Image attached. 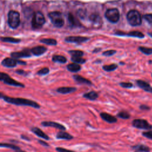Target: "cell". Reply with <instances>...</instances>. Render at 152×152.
<instances>
[{"mask_svg": "<svg viewBox=\"0 0 152 152\" xmlns=\"http://www.w3.org/2000/svg\"><path fill=\"white\" fill-rule=\"evenodd\" d=\"M3 99L5 102L8 103L12 104L17 106H27L32 107L36 109H39L40 107V106L39 103L30 99H27L24 98L11 97L7 96H5Z\"/></svg>", "mask_w": 152, "mask_h": 152, "instance_id": "obj_1", "label": "cell"}, {"mask_svg": "<svg viewBox=\"0 0 152 152\" xmlns=\"http://www.w3.org/2000/svg\"><path fill=\"white\" fill-rule=\"evenodd\" d=\"M128 23L132 26H137L141 24V17L139 12L135 10H130L126 14Z\"/></svg>", "mask_w": 152, "mask_h": 152, "instance_id": "obj_2", "label": "cell"}, {"mask_svg": "<svg viewBox=\"0 0 152 152\" xmlns=\"http://www.w3.org/2000/svg\"><path fill=\"white\" fill-rule=\"evenodd\" d=\"M52 23L56 27H62L64 24V19L61 12L59 11H53L48 14Z\"/></svg>", "mask_w": 152, "mask_h": 152, "instance_id": "obj_3", "label": "cell"}, {"mask_svg": "<svg viewBox=\"0 0 152 152\" xmlns=\"http://www.w3.org/2000/svg\"><path fill=\"white\" fill-rule=\"evenodd\" d=\"M8 23L12 28H17L20 23V14L16 11H10L8 14Z\"/></svg>", "mask_w": 152, "mask_h": 152, "instance_id": "obj_4", "label": "cell"}, {"mask_svg": "<svg viewBox=\"0 0 152 152\" xmlns=\"http://www.w3.org/2000/svg\"><path fill=\"white\" fill-rule=\"evenodd\" d=\"M45 23V18L41 12H36L32 18L31 26L34 29L41 28Z\"/></svg>", "mask_w": 152, "mask_h": 152, "instance_id": "obj_5", "label": "cell"}, {"mask_svg": "<svg viewBox=\"0 0 152 152\" xmlns=\"http://www.w3.org/2000/svg\"><path fill=\"white\" fill-rule=\"evenodd\" d=\"M105 17L106 19L112 23H117L120 18V14L118 9L110 8L105 12Z\"/></svg>", "mask_w": 152, "mask_h": 152, "instance_id": "obj_6", "label": "cell"}, {"mask_svg": "<svg viewBox=\"0 0 152 152\" xmlns=\"http://www.w3.org/2000/svg\"><path fill=\"white\" fill-rule=\"evenodd\" d=\"M132 125L134 127L145 130H150L152 129V125L144 119H135L132 121Z\"/></svg>", "mask_w": 152, "mask_h": 152, "instance_id": "obj_7", "label": "cell"}, {"mask_svg": "<svg viewBox=\"0 0 152 152\" xmlns=\"http://www.w3.org/2000/svg\"><path fill=\"white\" fill-rule=\"evenodd\" d=\"M41 124L43 126L53 127V128L60 129L61 131H65L66 129V128L65 126H64L63 125L58 122H56L53 121H43L41 122Z\"/></svg>", "mask_w": 152, "mask_h": 152, "instance_id": "obj_8", "label": "cell"}, {"mask_svg": "<svg viewBox=\"0 0 152 152\" xmlns=\"http://www.w3.org/2000/svg\"><path fill=\"white\" fill-rule=\"evenodd\" d=\"M88 40V38L86 37L83 36H68L66 37L65 40L67 42L69 43H80L82 42H86Z\"/></svg>", "mask_w": 152, "mask_h": 152, "instance_id": "obj_9", "label": "cell"}, {"mask_svg": "<svg viewBox=\"0 0 152 152\" xmlns=\"http://www.w3.org/2000/svg\"><path fill=\"white\" fill-rule=\"evenodd\" d=\"M2 65L8 68H12L16 66L18 64V60L12 58H6L1 62Z\"/></svg>", "mask_w": 152, "mask_h": 152, "instance_id": "obj_10", "label": "cell"}, {"mask_svg": "<svg viewBox=\"0 0 152 152\" xmlns=\"http://www.w3.org/2000/svg\"><path fill=\"white\" fill-rule=\"evenodd\" d=\"M100 116L103 121H104L108 123L113 124V123H116L117 122L116 118L113 115H110L109 113H107L106 112H102V113H100Z\"/></svg>", "mask_w": 152, "mask_h": 152, "instance_id": "obj_11", "label": "cell"}, {"mask_svg": "<svg viewBox=\"0 0 152 152\" xmlns=\"http://www.w3.org/2000/svg\"><path fill=\"white\" fill-rule=\"evenodd\" d=\"M31 131L32 132H33L36 135H37V137L42 138L43 139H45L46 140H49V137L46 134L42 129H40V128H37V127H33L31 129Z\"/></svg>", "mask_w": 152, "mask_h": 152, "instance_id": "obj_12", "label": "cell"}, {"mask_svg": "<svg viewBox=\"0 0 152 152\" xmlns=\"http://www.w3.org/2000/svg\"><path fill=\"white\" fill-rule=\"evenodd\" d=\"M46 50L47 48L43 46H37L31 48L30 50L31 52L36 56H40L45 53Z\"/></svg>", "mask_w": 152, "mask_h": 152, "instance_id": "obj_13", "label": "cell"}, {"mask_svg": "<svg viewBox=\"0 0 152 152\" xmlns=\"http://www.w3.org/2000/svg\"><path fill=\"white\" fill-rule=\"evenodd\" d=\"M11 56L12 58L14 59H18V58H26L30 56V52L27 50H24L21 52H12L11 53Z\"/></svg>", "mask_w": 152, "mask_h": 152, "instance_id": "obj_14", "label": "cell"}, {"mask_svg": "<svg viewBox=\"0 0 152 152\" xmlns=\"http://www.w3.org/2000/svg\"><path fill=\"white\" fill-rule=\"evenodd\" d=\"M5 84L12 86H15V87H24V85L20 82L17 81L16 80L12 79L11 78L10 76L7 77L3 81Z\"/></svg>", "mask_w": 152, "mask_h": 152, "instance_id": "obj_15", "label": "cell"}, {"mask_svg": "<svg viewBox=\"0 0 152 152\" xmlns=\"http://www.w3.org/2000/svg\"><path fill=\"white\" fill-rule=\"evenodd\" d=\"M137 85L138 86V87H140L141 88H142L144 91L152 93V87L147 82L139 80L137 81Z\"/></svg>", "mask_w": 152, "mask_h": 152, "instance_id": "obj_16", "label": "cell"}, {"mask_svg": "<svg viewBox=\"0 0 152 152\" xmlns=\"http://www.w3.org/2000/svg\"><path fill=\"white\" fill-rule=\"evenodd\" d=\"M116 34H118L120 36L122 35H127L128 36H130V37H138V38H143L144 37V35L143 34V33H142L140 31H132L131 32H129L128 33H124L122 32H116L115 33Z\"/></svg>", "mask_w": 152, "mask_h": 152, "instance_id": "obj_17", "label": "cell"}, {"mask_svg": "<svg viewBox=\"0 0 152 152\" xmlns=\"http://www.w3.org/2000/svg\"><path fill=\"white\" fill-rule=\"evenodd\" d=\"M56 138L57 139H60V140H72L74 138L73 136L69 134V133L65 132L64 131H60L57 133L56 135Z\"/></svg>", "mask_w": 152, "mask_h": 152, "instance_id": "obj_18", "label": "cell"}, {"mask_svg": "<svg viewBox=\"0 0 152 152\" xmlns=\"http://www.w3.org/2000/svg\"><path fill=\"white\" fill-rule=\"evenodd\" d=\"M76 91V88L71 87H59L56 90V91L61 94H68L71 93Z\"/></svg>", "mask_w": 152, "mask_h": 152, "instance_id": "obj_19", "label": "cell"}, {"mask_svg": "<svg viewBox=\"0 0 152 152\" xmlns=\"http://www.w3.org/2000/svg\"><path fill=\"white\" fill-rule=\"evenodd\" d=\"M132 148L137 152H150V148L149 147L144 144H137L132 147Z\"/></svg>", "mask_w": 152, "mask_h": 152, "instance_id": "obj_20", "label": "cell"}, {"mask_svg": "<svg viewBox=\"0 0 152 152\" xmlns=\"http://www.w3.org/2000/svg\"><path fill=\"white\" fill-rule=\"evenodd\" d=\"M73 78H74V80L79 83H81V84H87V85H91V82L85 78L84 77H83L82 76H80L79 75H74L73 76Z\"/></svg>", "mask_w": 152, "mask_h": 152, "instance_id": "obj_21", "label": "cell"}, {"mask_svg": "<svg viewBox=\"0 0 152 152\" xmlns=\"http://www.w3.org/2000/svg\"><path fill=\"white\" fill-rule=\"evenodd\" d=\"M99 95L98 94L94 91H91L88 93H86L83 94V97L87 99L90 100H94L98 97Z\"/></svg>", "mask_w": 152, "mask_h": 152, "instance_id": "obj_22", "label": "cell"}, {"mask_svg": "<svg viewBox=\"0 0 152 152\" xmlns=\"http://www.w3.org/2000/svg\"><path fill=\"white\" fill-rule=\"evenodd\" d=\"M89 19L91 21H92L94 24H100L102 22V19L100 16L96 14H93L90 15V16L89 17Z\"/></svg>", "mask_w": 152, "mask_h": 152, "instance_id": "obj_23", "label": "cell"}, {"mask_svg": "<svg viewBox=\"0 0 152 152\" xmlns=\"http://www.w3.org/2000/svg\"><path fill=\"white\" fill-rule=\"evenodd\" d=\"M67 68L71 72H78V71L80 70L81 66L78 64L73 63V64H70L68 65H67Z\"/></svg>", "mask_w": 152, "mask_h": 152, "instance_id": "obj_24", "label": "cell"}, {"mask_svg": "<svg viewBox=\"0 0 152 152\" xmlns=\"http://www.w3.org/2000/svg\"><path fill=\"white\" fill-rule=\"evenodd\" d=\"M68 20L71 26H78L79 24L78 21L74 17V16L71 13H69L68 14Z\"/></svg>", "mask_w": 152, "mask_h": 152, "instance_id": "obj_25", "label": "cell"}, {"mask_svg": "<svg viewBox=\"0 0 152 152\" xmlns=\"http://www.w3.org/2000/svg\"><path fill=\"white\" fill-rule=\"evenodd\" d=\"M0 147H4V148H10V149H12V150H14L15 151L20 149V148L19 147L15 145V144H10V143H6V142L0 143Z\"/></svg>", "mask_w": 152, "mask_h": 152, "instance_id": "obj_26", "label": "cell"}, {"mask_svg": "<svg viewBox=\"0 0 152 152\" xmlns=\"http://www.w3.org/2000/svg\"><path fill=\"white\" fill-rule=\"evenodd\" d=\"M0 39L2 42H9V43H18L20 42V39L14 38L12 37H1Z\"/></svg>", "mask_w": 152, "mask_h": 152, "instance_id": "obj_27", "label": "cell"}, {"mask_svg": "<svg viewBox=\"0 0 152 152\" xmlns=\"http://www.w3.org/2000/svg\"><path fill=\"white\" fill-rule=\"evenodd\" d=\"M52 61L55 62H59L61 64H64L66 62V59L65 57L62 55H53L52 56Z\"/></svg>", "mask_w": 152, "mask_h": 152, "instance_id": "obj_28", "label": "cell"}, {"mask_svg": "<svg viewBox=\"0 0 152 152\" xmlns=\"http://www.w3.org/2000/svg\"><path fill=\"white\" fill-rule=\"evenodd\" d=\"M40 42L48 45H53L55 46L57 44V42L55 39L51 38H44L40 40Z\"/></svg>", "mask_w": 152, "mask_h": 152, "instance_id": "obj_29", "label": "cell"}, {"mask_svg": "<svg viewBox=\"0 0 152 152\" xmlns=\"http://www.w3.org/2000/svg\"><path fill=\"white\" fill-rule=\"evenodd\" d=\"M117 116L123 119H128L130 118V114L126 111H121L117 114Z\"/></svg>", "mask_w": 152, "mask_h": 152, "instance_id": "obj_30", "label": "cell"}, {"mask_svg": "<svg viewBox=\"0 0 152 152\" xmlns=\"http://www.w3.org/2000/svg\"><path fill=\"white\" fill-rule=\"evenodd\" d=\"M118 66L115 64H112L107 65H104L103 66V69L106 71H114L117 68Z\"/></svg>", "mask_w": 152, "mask_h": 152, "instance_id": "obj_31", "label": "cell"}, {"mask_svg": "<svg viewBox=\"0 0 152 152\" xmlns=\"http://www.w3.org/2000/svg\"><path fill=\"white\" fill-rule=\"evenodd\" d=\"M138 49L142 52L145 55H151L152 54V48H146V47H143V46H140L138 48Z\"/></svg>", "mask_w": 152, "mask_h": 152, "instance_id": "obj_32", "label": "cell"}, {"mask_svg": "<svg viewBox=\"0 0 152 152\" xmlns=\"http://www.w3.org/2000/svg\"><path fill=\"white\" fill-rule=\"evenodd\" d=\"M69 53L74 57H81L83 55V52L79 50H72Z\"/></svg>", "mask_w": 152, "mask_h": 152, "instance_id": "obj_33", "label": "cell"}, {"mask_svg": "<svg viewBox=\"0 0 152 152\" xmlns=\"http://www.w3.org/2000/svg\"><path fill=\"white\" fill-rule=\"evenodd\" d=\"M71 60L74 62L76 64H84L86 62V59L82 58L81 57H74V56H72L71 58Z\"/></svg>", "mask_w": 152, "mask_h": 152, "instance_id": "obj_34", "label": "cell"}, {"mask_svg": "<svg viewBox=\"0 0 152 152\" xmlns=\"http://www.w3.org/2000/svg\"><path fill=\"white\" fill-rule=\"evenodd\" d=\"M142 136L152 140V131L151 130H148L147 131H144L142 133Z\"/></svg>", "mask_w": 152, "mask_h": 152, "instance_id": "obj_35", "label": "cell"}, {"mask_svg": "<svg viewBox=\"0 0 152 152\" xmlns=\"http://www.w3.org/2000/svg\"><path fill=\"white\" fill-rule=\"evenodd\" d=\"M49 72V69L48 68H43L41 69H40L38 72H37V74L39 75H46L47 74H48Z\"/></svg>", "mask_w": 152, "mask_h": 152, "instance_id": "obj_36", "label": "cell"}, {"mask_svg": "<svg viewBox=\"0 0 152 152\" xmlns=\"http://www.w3.org/2000/svg\"><path fill=\"white\" fill-rule=\"evenodd\" d=\"M143 18L150 24H152V14H146L143 15Z\"/></svg>", "mask_w": 152, "mask_h": 152, "instance_id": "obj_37", "label": "cell"}, {"mask_svg": "<svg viewBox=\"0 0 152 152\" xmlns=\"http://www.w3.org/2000/svg\"><path fill=\"white\" fill-rule=\"evenodd\" d=\"M55 150L58 151V152H75L74 151L71 150H68V149H66L62 147H56L55 148Z\"/></svg>", "mask_w": 152, "mask_h": 152, "instance_id": "obj_38", "label": "cell"}, {"mask_svg": "<svg viewBox=\"0 0 152 152\" xmlns=\"http://www.w3.org/2000/svg\"><path fill=\"white\" fill-rule=\"evenodd\" d=\"M116 52V50H107V51H105L103 53V55H104V56H112L113 55L114 53H115Z\"/></svg>", "mask_w": 152, "mask_h": 152, "instance_id": "obj_39", "label": "cell"}, {"mask_svg": "<svg viewBox=\"0 0 152 152\" xmlns=\"http://www.w3.org/2000/svg\"><path fill=\"white\" fill-rule=\"evenodd\" d=\"M120 86L124 88H131L132 87V84L131 83H120Z\"/></svg>", "mask_w": 152, "mask_h": 152, "instance_id": "obj_40", "label": "cell"}, {"mask_svg": "<svg viewBox=\"0 0 152 152\" xmlns=\"http://www.w3.org/2000/svg\"><path fill=\"white\" fill-rule=\"evenodd\" d=\"M9 75L6 74V73H4V72H0V81H4V80L7 78L8 77Z\"/></svg>", "mask_w": 152, "mask_h": 152, "instance_id": "obj_41", "label": "cell"}, {"mask_svg": "<svg viewBox=\"0 0 152 152\" xmlns=\"http://www.w3.org/2000/svg\"><path fill=\"white\" fill-rule=\"evenodd\" d=\"M78 15L82 18H84L86 16V12H84L83 10H80L78 11Z\"/></svg>", "mask_w": 152, "mask_h": 152, "instance_id": "obj_42", "label": "cell"}, {"mask_svg": "<svg viewBox=\"0 0 152 152\" xmlns=\"http://www.w3.org/2000/svg\"><path fill=\"white\" fill-rule=\"evenodd\" d=\"M140 109L141 110H148L150 109V107L146 105V104H141L140 106Z\"/></svg>", "mask_w": 152, "mask_h": 152, "instance_id": "obj_43", "label": "cell"}, {"mask_svg": "<svg viewBox=\"0 0 152 152\" xmlns=\"http://www.w3.org/2000/svg\"><path fill=\"white\" fill-rule=\"evenodd\" d=\"M38 142L39 144H40L44 146V147H49V145L48 142H46L45 141L41 140H39Z\"/></svg>", "mask_w": 152, "mask_h": 152, "instance_id": "obj_44", "label": "cell"}, {"mask_svg": "<svg viewBox=\"0 0 152 152\" xmlns=\"http://www.w3.org/2000/svg\"><path fill=\"white\" fill-rule=\"evenodd\" d=\"M21 138L22 139H23V140H26V141H30V139L28 137H27V136H26V135H21Z\"/></svg>", "mask_w": 152, "mask_h": 152, "instance_id": "obj_45", "label": "cell"}, {"mask_svg": "<svg viewBox=\"0 0 152 152\" xmlns=\"http://www.w3.org/2000/svg\"><path fill=\"white\" fill-rule=\"evenodd\" d=\"M16 72L18 74H25V71H24L23 70H17Z\"/></svg>", "mask_w": 152, "mask_h": 152, "instance_id": "obj_46", "label": "cell"}, {"mask_svg": "<svg viewBox=\"0 0 152 152\" xmlns=\"http://www.w3.org/2000/svg\"><path fill=\"white\" fill-rule=\"evenodd\" d=\"M4 96H5V95L3 93H0V99H3Z\"/></svg>", "mask_w": 152, "mask_h": 152, "instance_id": "obj_47", "label": "cell"}, {"mask_svg": "<svg viewBox=\"0 0 152 152\" xmlns=\"http://www.w3.org/2000/svg\"><path fill=\"white\" fill-rule=\"evenodd\" d=\"M15 152H26V151H23V150H21V149H20V150L16 151Z\"/></svg>", "mask_w": 152, "mask_h": 152, "instance_id": "obj_48", "label": "cell"}, {"mask_svg": "<svg viewBox=\"0 0 152 152\" xmlns=\"http://www.w3.org/2000/svg\"><path fill=\"white\" fill-rule=\"evenodd\" d=\"M148 34H149L151 37H152V33H148Z\"/></svg>", "mask_w": 152, "mask_h": 152, "instance_id": "obj_49", "label": "cell"}, {"mask_svg": "<svg viewBox=\"0 0 152 152\" xmlns=\"http://www.w3.org/2000/svg\"><path fill=\"white\" fill-rule=\"evenodd\" d=\"M134 152H137V151H134Z\"/></svg>", "mask_w": 152, "mask_h": 152, "instance_id": "obj_50", "label": "cell"}]
</instances>
